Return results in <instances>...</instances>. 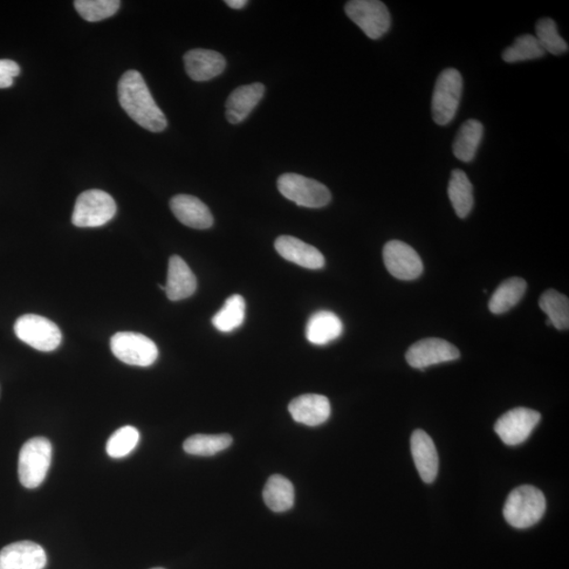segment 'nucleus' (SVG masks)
Masks as SVG:
<instances>
[{
  "mask_svg": "<svg viewBox=\"0 0 569 569\" xmlns=\"http://www.w3.org/2000/svg\"><path fill=\"white\" fill-rule=\"evenodd\" d=\"M118 92L121 107L137 125L150 132H162L167 128L166 116L157 106L139 71L129 70L123 74Z\"/></svg>",
  "mask_w": 569,
  "mask_h": 569,
  "instance_id": "obj_1",
  "label": "nucleus"
},
{
  "mask_svg": "<svg viewBox=\"0 0 569 569\" xmlns=\"http://www.w3.org/2000/svg\"><path fill=\"white\" fill-rule=\"evenodd\" d=\"M546 500L544 493L531 485L513 490L504 505L506 522L518 530L529 529L544 516Z\"/></svg>",
  "mask_w": 569,
  "mask_h": 569,
  "instance_id": "obj_2",
  "label": "nucleus"
},
{
  "mask_svg": "<svg viewBox=\"0 0 569 569\" xmlns=\"http://www.w3.org/2000/svg\"><path fill=\"white\" fill-rule=\"evenodd\" d=\"M52 461V445L46 437H33L19 452V481L26 489H37L45 481Z\"/></svg>",
  "mask_w": 569,
  "mask_h": 569,
  "instance_id": "obj_3",
  "label": "nucleus"
},
{
  "mask_svg": "<svg viewBox=\"0 0 569 569\" xmlns=\"http://www.w3.org/2000/svg\"><path fill=\"white\" fill-rule=\"evenodd\" d=\"M463 92V79L456 68H447L436 82L431 112L438 126H447L455 119Z\"/></svg>",
  "mask_w": 569,
  "mask_h": 569,
  "instance_id": "obj_4",
  "label": "nucleus"
},
{
  "mask_svg": "<svg viewBox=\"0 0 569 569\" xmlns=\"http://www.w3.org/2000/svg\"><path fill=\"white\" fill-rule=\"evenodd\" d=\"M114 198L98 189L87 190L75 203L72 223L79 228H96L104 226L115 216Z\"/></svg>",
  "mask_w": 569,
  "mask_h": 569,
  "instance_id": "obj_5",
  "label": "nucleus"
},
{
  "mask_svg": "<svg viewBox=\"0 0 569 569\" xmlns=\"http://www.w3.org/2000/svg\"><path fill=\"white\" fill-rule=\"evenodd\" d=\"M278 188L287 200L300 207L321 208L332 202L331 191L325 184L297 174L280 175Z\"/></svg>",
  "mask_w": 569,
  "mask_h": 569,
  "instance_id": "obj_6",
  "label": "nucleus"
},
{
  "mask_svg": "<svg viewBox=\"0 0 569 569\" xmlns=\"http://www.w3.org/2000/svg\"><path fill=\"white\" fill-rule=\"evenodd\" d=\"M14 332L26 345L44 353L55 351L63 339L57 324L37 314H25L20 317L14 325Z\"/></svg>",
  "mask_w": 569,
  "mask_h": 569,
  "instance_id": "obj_7",
  "label": "nucleus"
},
{
  "mask_svg": "<svg viewBox=\"0 0 569 569\" xmlns=\"http://www.w3.org/2000/svg\"><path fill=\"white\" fill-rule=\"evenodd\" d=\"M347 16L372 39L385 36L392 26V16L379 0H352L345 5Z\"/></svg>",
  "mask_w": 569,
  "mask_h": 569,
  "instance_id": "obj_8",
  "label": "nucleus"
},
{
  "mask_svg": "<svg viewBox=\"0 0 569 569\" xmlns=\"http://www.w3.org/2000/svg\"><path fill=\"white\" fill-rule=\"evenodd\" d=\"M113 354L125 364L148 367L159 358V349L153 340L142 333L118 332L111 338Z\"/></svg>",
  "mask_w": 569,
  "mask_h": 569,
  "instance_id": "obj_9",
  "label": "nucleus"
},
{
  "mask_svg": "<svg viewBox=\"0 0 569 569\" xmlns=\"http://www.w3.org/2000/svg\"><path fill=\"white\" fill-rule=\"evenodd\" d=\"M541 420L536 410L519 407L507 411L495 424L496 434L509 447H517L530 437Z\"/></svg>",
  "mask_w": 569,
  "mask_h": 569,
  "instance_id": "obj_10",
  "label": "nucleus"
},
{
  "mask_svg": "<svg viewBox=\"0 0 569 569\" xmlns=\"http://www.w3.org/2000/svg\"><path fill=\"white\" fill-rule=\"evenodd\" d=\"M383 258L386 269L397 279L413 280L423 272V262L417 252L396 239L384 246Z\"/></svg>",
  "mask_w": 569,
  "mask_h": 569,
  "instance_id": "obj_11",
  "label": "nucleus"
},
{
  "mask_svg": "<svg viewBox=\"0 0 569 569\" xmlns=\"http://www.w3.org/2000/svg\"><path fill=\"white\" fill-rule=\"evenodd\" d=\"M460 358V352L451 342L437 338L417 341L408 349L406 361L416 369H425Z\"/></svg>",
  "mask_w": 569,
  "mask_h": 569,
  "instance_id": "obj_12",
  "label": "nucleus"
},
{
  "mask_svg": "<svg viewBox=\"0 0 569 569\" xmlns=\"http://www.w3.org/2000/svg\"><path fill=\"white\" fill-rule=\"evenodd\" d=\"M47 562L44 548L31 541H20L0 551V569H44Z\"/></svg>",
  "mask_w": 569,
  "mask_h": 569,
  "instance_id": "obj_13",
  "label": "nucleus"
},
{
  "mask_svg": "<svg viewBox=\"0 0 569 569\" xmlns=\"http://www.w3.org/2000/svg\"><path fill=\"white\" fill-rule=\"evenodd\" d=\"M279 255L303 269L317 270L323 269L325 258L315 247L290 236L279 237L274 243Z\"/></svg>",
  "mask_w": 569,
  "mask_h": 569,
  "instance_id": "obj_14",
  "label": "nucleus"
},
{
  "mask_svg": "<svg viewBox=\"0 0 569 569\" xmlns=\"http://www.w3.org/2000/svg\"><path fill=\"white\" fill-rule=\"evenodd\" d=\"M170 208L178 221L187 227L204 230L214 225L215 219L211 211L195 196L176 195L170 201Z\"/></svg>",
  "mask_w": 569,
  "mask_h": 569,
  "instance_id": "obj_15",
  "label": "nucleus"
},
{
  "mask_svg": "<svg viewBox=\"0 0 569 569\" xmlns=\"http://www.w3.org/2000/svg\"><path fill=\"white\" fill-rule=\"evenodd\" d=\"M293 420L306 427H319L332 414L331 402L321 395H303L292 400L288 406Z\"/></svg>",
  "mask_w": 569,
  "mask_h": 569,
  "instance_id": "obj_16",
  "label": "nucleus"
},
{
  "mask_svg": "<svg viewBox=\"0 0 569 569\" xmlns=\"http://www.w3.org/2000/svg\"><path fill=\"white\" fill-rule=\"evenodd\" d=\"M410 448L421 479L425 483H433L438 471V456L433 438L417 429L411 436Z\"/></svg>",
  "mask_w": 569,
  "mask_h": 569,
  "instance_id": "obj_17",
  "label": "nucleus"
},
{
  "mask_svg": "<svg viewBox=\"0 0 569 569\" xmlns=\"http://www.w3.org/2000/svg\"><path fill=\"white\" fill-rule=\"evenodd\" d=\"M184 61L189 78L195 81L216 79L227 66L221 53L205 49L190 50L184 54Z\"/></svg>",
  "mask_w": 569,
  "mask_h": 569,
  "instance_id": "obj_18",
  "label": "nucleus"
},
{
  "mask_svg": "<svg viewBox=\"0 0 569 569\" xmlns=\"http://www.w3.org/2000/svg\"><path fill=\"white\" fill-rule=\"evenodd\" d=\"M265 94V86L260 82L238 87L226 101V118L230 123L237 125L248 118Z\"/></svg>",
  "mask_w": 569,
  "mask_h": 569,
  "instance_id": "obj_19",
  "label": "nucleus"
},
{
  "mask_svg": "<svg viewBox=\"0 0 569 569\" xmlns=\"http://www.w3.org/2000/svg\"><path fill=\"white\" fill-rule=\"evenodd\" d=\"M196 288V278L187 263L181 257H171L167 284L164 285V292L168 299L174 301L188 299L194 296Z\"/></svg>",
  "mask_w": 569,
  "mask_h": 569,
  "instance_id": "obj_20",
  "label": "nucleus"
},
{
  "mask_svg": "<svg viewBox=\"0 0 569 569\" xmlns=\"http://www.w3.org/2000/svg\"><path fill=\"white\" fill-rule=\"evenodd\" d=\"M342 323L337 314L321 311L311 315L306 326V338L314 345H326L342 333Z\"/></svg>",
  "mask_w": 569,
  "mask_h": 569,
  "instance_id": "obj_21",
  "label": "nucleus"
},
{
  "mask_svg": "<svg viewBox=\"0 0 569 569\" xmlns=\"http://www.w3.org/2000/svg\"><path fill=\"white\" fill-rule=\"evenodd\" d=\"M484 135L482 122L477 120L465 121L458 129L452 151L458 161L470 163L475 160Z\"/></svg>",
  "mask_w": 569,
  "mask_h": 569,
  "instance_id": "obj_22",
  "label": "nucleus"
},
{
  "mask_svg": "<svg viewBox=\"0 0 569 569\" xmlns=\"http://www.w3.org/2000/svg\"><path fill=\"white\" fill-rule=\"evenodd\" d=\"M448 196L457 216L460 218L468 217L474 208V187L464 171L460 169L452 171L448 184Z\"/></svg>",
  "mask_w": 569,
  "mask_h": 569,
  "instance_id": "obj_23",
  "label": "nucleus"
},
{
  "mask_svg": "<svg viewBox=\"0 0 569 569\" xmlns=\"http://www.w3.org/2000/svg\"><path fill=\"white\" fill-rule=\"evenodd\" d=\"M263 498L266 505L274 512L290 511L294 504L293 485L285 477L274 475L265 485Z\"/></svg>",
  "mask_w": 569,
  "mask_h": 569,
  "instance_id": "obj_24",
  "label": "nucleus"
},
{
  "mask_svg": "<svg viewBox=\"0 0 569 569\" xmlns=\"http://www.w3.org/2000/svg\"><path fill=\"white\" fill-rule=\"evenodd\" d=\"M527 290L526 280L521 278H511L504 280L496 291L493 292L489 308L493 314H502L515 307L524 297Z\"/></svg>",
  "mask_w": 569,
  "mask_h": 569,
  "instance_id": "obj_25",
  "label": "nucleus"
},
{
  "mask_svg": "<svg viewBox=\"0 0 569 569\" xmlns=\"http://www.w3.org/2000/svg\"><path fill=\"white\" fill-rule=\"evenodd\" d=\"M539 306L554 328L558 331H568L569 300L564 294L553 290H547L541 296Z\"/></svg>",
  "mask_w": 569,
  "mask_h": 569,
  "instance_id": "obj_26",
  "label": "nucleus"
},
{
  "mask_svg": "<svg viewBox=\"0 0 569 569\" xmlns=\"http://www.w3.org/2000/svg\"><path fill=\"white\" fill-rule=\"evenodd\" d=\"M246 304L239 294L226 300L224 306L212 319V324L221 332L236 331L244 323Z\"/></svg>",
  "mask_w": 569,
  "mask_h": 569,
  "instance_id": "obj_27",
  "label": "nucleus"
},
{
  "mask_svg": "<svg viewBox=\"0 0 569 569\" xmlns=\"http://www.w3.org/2000/svg\"><path fill=\"white\" fill-rule=\"evenodd\" d=\"M230 435H195L184 442V450L192 456L210 457L230 448Z\"/></svg>",
  "mask_w": 569,
  "mask_h": 569,
  "instance_id": "obj_28",
  "label": "nucleus"
},
{
  "mask_svg": "<svg viewBox=\"0 0 569 569\" xmlns=\"http://www.w3.org/2000/svg\"><path fill=\"white\" fill-rule=\"evenodd\" d=\"M545 52L538 43L536 37L531 34L519 37L513 44L506 47L502 58L506 63L516 64L520 61L533 60L543 58Z\"/></svg>",
  "mask_w": 569,
  "mask_h": 569,
  "instance_id": "obj_29",
  "label": "nucleus"
},
{
  "mask_svg": "<svg viewBox=\"0 0 569 569\" xmlns=\"http://www.w3.org/2000/svg\"><path fill=\"white\" fill-rule=\"evenodd\" d=\"M545 53L561 55L568 52V45L558 31L557 24L552 18L540 19L536 25V37Z\"/></svg>",
  "mask_w": 569,
  "mask_h": 569,
  "instance_id": "obj_30",
  "label": "nucleus"
},
{
  "mask_svg": "<svg viewBox=\"0 0 569 569\" xmlns=\"http://www.w3.org/2000/svg\"><path fill=\"white\" fill-rule=\"evenodd\" d=\"M75 9L87 22L95 23L115 16L119 11V0H77Z\"/></svg>",
  "mask_w": 569,
  "mask_h": 569,
  "instance_id": "obj_31",
  "label": "nucleus"
},
{
  "mask_svg": "<svg viewBox=\"0 0 569 569\" xmlns=\"http://www.w3.org/2000/svg\"><path fill=\"white\" fill-rule=\"evenodd\" d=\"M141 435L133 427H123L110 437L107 443L108 455L114 458H121L132 454L139 444Z\"/></svg>",
  "mask_w": 569,
  "mask_h": 569,
  "instance_id": "obj_32",
  "label": "nucleus"
},
{
  "mask_svg": "<svg viewBox=\"0 0 569 569\" xmlns=\"http://www.w3.org/2000/svg\"><path fill=\"white\" fill-rule=\"evenodd\" d=\"M20 74V68L11 59H0V89L10 88L14 79Z\"/></svg>",
  "mask_w": 569,
  "mask_h": 569,
  "instance_id": "obj_33",
  "label": "nucleus"
},
{
  "mask_svg": "<svg viewBox=\"0 0 569 569\" xmlns=\"http://www.w3.org/2000/svg\"><path fill=\"white\" fill-rule=\"evenodd\" d=\"M247 4H248V2H246V0H227V2H226V5L236 10L243 9Z\"/></svg>",
  "mask_w": 569,
  "mask_h": 569,
  "instance_id": "obj_34",
  "label": "nucleus"
},
{
  "mask_svg": "<svg viewBox=\"0 0 569 569\" xmlns=\"http://www.w3.org/2000/svg\"><path fill=\"white\" fill-rule=\"evenodd\" d=\"M153 569H163V568H161V567H157V568H153Z\"/></svg>",
  "mask_w": 569,
  "mask_h": 569,
  "instance_id": "obj_35",
  "label": "nucleus"
}]
</instances>
